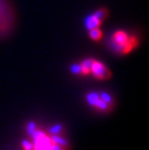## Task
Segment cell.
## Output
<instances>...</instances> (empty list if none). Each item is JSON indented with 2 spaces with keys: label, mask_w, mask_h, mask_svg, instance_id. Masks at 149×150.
Wrapping results in <instances>:
<instances>
[{
  "label": "cell",
  "mask_w": 149,
  "mask_h": 150,
  "mask_svg": "<svg viewBox=\"0 0 149 150\" xmlns=\"http://www.w3.org/2000/svg\"><path fill=\"white\" fill-rule=\"evenodd\" d=\"M14 22V15L7 0H0V35L11 30Z\"/></svg>",
  "instance_id": "1"
},
{
  "label": "cell",
  "mask_w": 149,
  "mask_h": 150,
  "mask_svg": "<svg viewBox=\"0 0 149 150\" xmlns=\"http://www.w3.org/2000/svg\"><path fill=\"white\" fill-rule=\"evenodd\" d=\"M129 38L130 35L124 30H117L115 32H113V34L112 35V38H110L112 49L121 54L123 47H124L126 43L128 42Z\"/></svg>",
  "instance_id": "2"
},
{
  "label": "cell",
  "mask_w": 149,
  "mask_h": 150,
  "mask_svg": "<svg viewBox=\"0 0 149 150\" xmlns=\"http://www.w3.org/2000/svg\"><path fill=\"white\" fill-rule=\"evenodd\" d=\"M90 72L98 79H107L112 76V73L107 69V67L96 59H92L90 65Z\"/></svg>",
  "instance_id": "3"
},
{
  "label": "cell",
  "mask_w": 149,
  "mask_h": 150,
  "mask_svg": "<svg viewBox=\"0 0 149 150\" xmlns=\"http://www.w3.org/2000/svg\"><path fill=\"white\" fill-rule=\"evenodd\" d=\"M32 137L34 140L33 150H49L52 142L49 137H47L43 132L35 131Z\"/></svg>",
  "instance_id": "4"
},
{
  "label": "cell",
  "mask_w": 149,
  "mask_h": 150,
  "mask_svg": "<svg viewBox=\"0 0 149 150\" xmlns=\"http://www.w3.org/2000/svg\"><path fill=\"white\" fill-rule=\"evenodd\" d=\"M138 44H139V41L138 39V37L134 36V35H131L128 40V42L126 43L124 47H123L121 54H128L131 52H133V50L138 46Z\"/></svg>",
  "instance_id": "5"
},
{
  "label": "cell",
  "mask_w": 149,
  "mask_h": 150,
  "mask_svg": "<svg viewBox=\"0 0 149 150\" xmlns=\"http://www.w3.org/2000/svg\"><path fill=\"white\" fill-rule=\"evenodd\" d=\"M85 24H86V27L88 29H93V28L99 27L100 25L102 24V21L93 14V15L88 16L87 18L85 20Z\"/></svg>",
  "instance_id": "6"
},
{
  "label": "cell",
  "mask_w": 149,
  "mask_h": 150,
  "mask_svg": "<svg viewBox=\"0 0 149 150\" xmlns=\"http://www.w3.org/2000/svg\"><path fill=\"white\" fill-rule=\"evenodd\" d=\"M89 37L93 41H100L103 37L102 30L99 29V27L93 28V29H89Z\"/></svg>",
  "instance_id": "7"
},
{
  "label": "cell",
  "mask_w": 149,
  "mask_h": 150,
  "mask_svg": "<svg viewBox=\"0 0 149 150\" xmlns=\"http://www.w3.org/2000/svg\"><path fill=\"white\" fill-rule=\"evenodd\" d=\"M94 15L96 16V17L99 18L101 21H105L107 18V15H109V12H107V9L101 8V9H99V10H97L96 12H95Z\"/></svg>",
  "instance_id": "8"
},
{
  "label": "cell",
  "mask_w": 149,
  "mask_h": 150,
  "mask_svg": "<svg viewBox=\"0 0 149 150\" xmlns=\"http://www.w3.org/2000/svg\"><path fill=\"white\" fill-rule=\"evenodd\" d=\"M50 140H52V143H56V144H59V145H61V146L67 145V142H66V140H65L64 139L60 138V137L53 136V137H52V139H50Z\"/></svg>",
  "instance_id": "9"
},
{
  "label": "cell",
  "mask_w": 149,
  "mask_h": 150,
  "mask_svg": "<svg viewBox=\"0 0 149 150\" xmlns=\"http://www.w3.org/2000/svg\"><path fill=\"white\" fill-rule=\"evenodd\" d=\"M99 96H100V98L102 99L104 102H106V103L107 105H109V106L112 104V98L110 97L107 93H106V92H102V93H101Z\"/></svg>",
  "instance_id": "10"
},
{
  "label": "cell",
  "mask_w": 149,
  "mask_h": 150,
  "mask_svg": "<svg viewBox=\"0 0 149 150\" xmlns=\"http://www.w3.org/2000/svg\"><path fill=\"white\" fill-rule=\"evenodd\" d=\"M71 72L73 73V74H75V75L81 74V65H77V64L73 65L71 67Z\"/></svg>",
  "instance_id": "11"
},
{
  "label": "cell",
  "mask_w": 149,
  "mask_h": 150,
  "mask_svg": "<svg viewBox=\"0 0 149 150\" xmlns=\"http://www.w3.org/2000/svg\"><path fill=\"white\" fill-rule=\"evenodd\" d=\"M23 146L24 150H33V144L29 142H27V140H24L23 142Z\"/></svg>",
  "instance_id": "12"
},
{
  "label": "cell",
  "mask_w": 149,
  "mask_h": 150,
  "mask_svg": "<svg viewBox=\"0 0 149 150\" xmlns=\"http://www.w3.org/2000/svg\"><path fill=\"white\" fill-rule=\"evenodd\" d=\"M27 131L31 136L33 135V133L35 132V124L33 122H30L27 126Z\"/></svg>",
  "instance_id": "13"
},
{
  "label": "cell",
  "mask_w": 149,
  "mask_h": 150,
  "mask_svg": "<svg viewBox=\"0 0 149 150\" xmlns=\"http://www.w3.org/2000/svg\"><path fill=\"white\" fill-rule=\"evenodd\" d=\"M62 127L60 126V125H56V126H53L52 128H50L49 129V132L50 133H52V134H57L60 132V130H61Z\"/></svg>",
  "instance_id": "14"
},
{
  "label": "cell",
  "mask_w": 149,
  "mask_h": 150,
  "mask_svg": "<svg viewBox=\"0 0 149 150\" xmlns=\"http://www.w3.org/2000/svg\"><path fill=\"white\" fill-rule=\"evenodd\" d=\"M49 150H62V147H61V145L56 144V143H52Z\"/></svg>",
  "instance_id": "15"
}]
</instances>
